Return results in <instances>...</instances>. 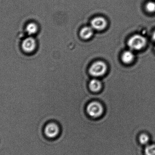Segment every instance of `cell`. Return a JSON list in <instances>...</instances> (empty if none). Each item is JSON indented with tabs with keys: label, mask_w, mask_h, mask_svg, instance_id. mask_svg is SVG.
Returning a JSON list of instances; mask_svg holds the SVG:
<instances>
[{
	"label": "cell",
	"mask_w": 155,
	"mask_h": 155,
	"mask_svg": "<svg viewBox=\"0 0 155 155\" xmlns=\"http://www.w3.org/2000/svg\"><path fill=\"white\" fill-rule=\"evenodd\" d=\"M61 129L60 125L55 122L47 123L43 128V133L46 139L55 140L61 135Z\"/></svg>",
	"instance_id": "1"
},
{
	"label": "cell",
	"mask_w": 155,
	"mask_h": 155,
	"mask_svg": "<svg viewBox=\"0 0 155 155\" xmlns=\"http://www.w3.org/2000/svg\"><path fill=\"white\" fill-rule=\"evenodd\" d=\"M147 44L146 38L140 35H133L128 40L127 45L129 48L134 51L143 49Z\"/></svg>",
	"instance_id": "2"
},
{
	"label": "cell",
	"mask_w": 155,
	"mask_h": 155,
	"mask_svg": "<svg viewBox=\"0 0 155 155\" xmlns=\"http://www.w3.org/2000/svg\"><path fill=\"white\" fill-rule=\"evenodd\" d=\"M104 112L103 106L98 102H91L86 107V112L88 116L94 119L101 117Z\"/></svg>",
	"instance_id": "3"
},
{
	"label": "cell",
	"mask_w": 155,
	"mask_h": 155,
	"mask_svg": "<svg viewBox=\"0 0 155 155\" xmlns=\"http://www.w3.org/2000/svg\"><path fill=\"white\" fill-rule=\"evenodd\" d=\"M107 71L106 64L102 61L95 62L89 67L88 71L90 75L95 77L103 76Z\"/></svg>",
	"instance_id": "4"
},
{
	"label": "cell",
	"mask_w": 155,
	"mask_h": 155,
	"mask_svg": "<svg viewBox=\"0 0 155 155\" xmlns=\"http://www.w3.org/2000/svg\"><path fill=\"white\" fill-rule=\"evenodd\" d=\"M22 50L26 53H31L34 51L36 47V42L35 39L32 37L29 36L25 38L22 42Z\"/></svg>",
	"instance_id": "5"
},
{
	"label": "cell",
	"mask_w": 155,
	"mask_h": 155,
	"mask_svg": "<svg viewBox=\"0 0 155 155\" xmlns=\"http://www.w3.org/2000/svg\"><path fill=\"white\" fill-rule=\"evenodd\" d=\"M91 26L94 30L102 31L107 26V22L104 17L98 16L94 18L91 21Z\"/></svg>",
	"instance_id": "6"
},
{
	"label": "cell",
	"mask_w": 155,
	"mask_h": 155,
	"mask_svg": "<svg viewBox=\"0 0 155 155\" xmlns=\"http://www.w3.org/2000/svg\"><path fill=\"white\" fill-rule=\"evenodd\" d=\"M135 55L131 51H124L121 55V61L125 64H128L132 63L134 60Z\"/></svg>",
	"instance_id": "7"
},
{
	"label": "cell",
	"mask_w": 155,
	"mask_h": 155,
	"mask_svg": "<svg viewBox=\"0 0 155 155\" xmlns=\"http://www.w3.org/2000/svg\"><path fill=\"white\" fill-rule=\"evenodd\" d=\"M94 29L91 27L86 26L81 29L80 31V36L84 40H88L90 39L94 34Z\"/></svg>",
	"instance_id": "8"
},
{
	"label": "cell",
	"mask_w": 155,
	"mask_h": 155,
	"mask_svg": "<svg viewBox=\"0 0 155 155\" xmlns=\"http://www.w3.org/2000/svg\"><path fill=\"white\" fill-rule=\"evenodd\" d=\"M89 89L94 92H97L100 91L102 87V83L98 79H93L89 82Z\"/></svg>",
	"instance_id": "9"
},
{
	"label": "cell",
	"mask_w": 155,
	"mask_h": 155,
	"mask_svg": "<svg viewBox=\"0 0 155 155\" xmlns=\"http://www.w3.org/2000/svg\"><path fill=\"white\" fill-rule=\"evenodd\" d=\"M38 28L37 25L34 23H30L28 24L25 28L26 33L29 36H31L34 35L38 31Z\"/></svg>",
	"instance_id": "10"
},
{
	"label": "cell",
	"mask_w": 155,
	"mask_h": 155,
	"mask_svg": "<svg viewBox=\"0 0 155 155\" xmlns=\"http://www.w3.org/2000/svg\"><path fill=\"white\" fill-rule=\"evenodd\" d=\"M138 141L141 144L147 146L149 144L150 141V137L147 134L143 133L138 137Z\"/></svg>",
	"instance_id": "11"
},
{
	"label": "cell",
	"mask_w": 155,
	"mask_h": 155,
	"mask_svg": "<svg viewBox=\"0 0 155 155\" xmlns=\"http://www.w3.org/2000/svg\"><path fill=\"white\" fill-rule=\"evenodd\" d=\"M145 155H155V144H148L144 149Z\"/></svg>",
	"instance_id": "12"
},
{
	"label": "cell",
	"mask_w": 155,
	"mask_h": 155,
	"mask_svg": "<svg viewBox=\"0 0 155 155\" xmlns=\"http://www.w3.org/2000/svg\"><path fill=\"white\" fill-rule=\"evenodd\" d=\"M146 9L149 13H154L155 12V2L150 1L146 5Z\"/></svg>",
	"instance_id": "13"
},
{
	"label": "cell",
	"mask_w": 155,
	"mask_h": 155,
	"mask_svg": "<svg viewBox=\"0 0 155 155\" xmlns=\"http://www.w3.org/2000/svg\"><path fill=\"white\" fill-rule=\"evenodd\" d=\"M153 40L155 41V31L153 33Z\"/></svg>",
	"instance_id": "14"
}]
</instances>
